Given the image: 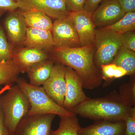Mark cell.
Listing matches in <instances>:
<instances>
[{"label":"cell","mask_w":135,"mask_h":135,"mask_svg":"<svg viewBox=\"0 0 135 135\" xmlns=\"http://www.w3.org/2000/svg\"><path fill=\"white\" fill-rule=\"evenodd\" d=\"M95 44L75 48H55L50 59L74 70L80 77L83 88L92 90L102 83L101 70L94 60Z\"/></svg>","instance_id":"6da1fadb"},{"label":"cell","mask_w":135,"mask_h":135,"mask_svg":"<svg viewBox=\"0 0 135 135\" xmlns=\"http://www.w3.org/2000/svg\"><path fill=\"white\" fill-rule=\"evenodd\" d=\"M131 107L121 101L114 93L110 97L89 98L71 112L75 115L95 120H122L129 114Z\"/></svg>","instance_id":"7a4b0ae2"},{"label":"cell","mask_w":135,"mask_h":135,"mask_svg":"<svg viewBox=\"0 0 135 135\" xmlns=\"http://www.w3.org/2000/svg\"><path fill=\"white\" fill-rule=\"evenodd\" d=\"M30 109L29 100L17 86H12L7 93L0 97V109L5 127L14 134L17 126L27 115Z\"/></svg>","instance_id":"3957f363"},{"label":"cell","mask_w":135,"mask_h":135,"mask_svg":"<svg viewBox=\"0 0 135 135\" xmlns=\"http://www.w3.org/2000/svg\"><path fill=\"white\" fill-rule=\"evenodd\" d=\"M16 83L29 100L30 109L28 115L49 114L59 116L75 115L53 101L43 87L31 85L22 78H18Z\"/></svg>","instance_id":"277c9868"},{"label":"cell","mask_w":135,"mask_h":135,"mask_svg":"<svg viewBox=\"0 0 135 135\" xmlns=\"http://www.w3.org/2000/svg\"><path fill=\"white\" fill-rule=\"evenodd\" d=\"M94 44L96 51L94 62L99 67L112 63L122 47L120 34L106 29H96Z\"/></svg>","instance_id":"5b68a950"},{"label":"cell","mask_w":135,"mask_h":135,"mask_svg":"<svg viewBox=\"0 0 135 135\" xmlns=\"http://www.w3.org/2000/svg\"><path fill=\"white\" fill-rule=\"evenodd\" d=\"M3 27L14 50L23 47L27 27L21 10L18 8L8 12L3 20Z\"/></svg>","instance_id":"8992f818"},{"label":"cell","mask_w":135,"mask_h":135,"mask_svg":"<svg viewBox=\"0 0 135 135\" xmlns=\"http://www.w3.org/2000/svg\"><path fill=\"white\" fill-rule=\"evenodd\" d=\"M51 32L54 47H80L75 26L70 15L62 19L55 20Z\"/></svg>","instance_id":"52a82bcc"},{"label":"cell","mask_w":135,"mask_h":135,"mask_svg":"<svg viewBox=\"0 0 135 135\" xmlns=\"http://www.w3.org/2000/svg\"><path fill=\"white\" fill-rule=\"evenodd\" d=\"M21 11H40L56 20L65 17L71 12L65 0H16Z\"/></svg>","instance_id":"ba28073f"},{"label":"cell","mask_w":135,"mask_h":135,"mask_svg":"<svg viewBox=\"0 0 135 135\" xmlns=\"http://www.w3.org/2000/svg\"><path fill=\"white\" fill-rule=\"evenodd\" d=\"M54 114L27 115L17 126L15 135H53L51 128Z\"/></svg>","instance_id":"9c48e42d"},{"label":"cell","mask_w":135,"mask_h":135,"mask_svg":"<svg viewBox=\"0 0 135 135\" xmlns=\"http://www.w3.org/2000/svg\"><path fill=\"white\" fill-rule=\"evenodd\" d=\"M65 78L66 89L64 107L71 112L89 97L83 91L80 77L74 70L65 66Z\"/></svg>","instance_id":"30bf717a"},{"label":"cell","mask_w":135,"mask_h":135,"mask_svg":"<svg viewBox=\"0 0 135 135\" xmlns=\"http://www.w3.org/2000/svg\"><path fill=\"white\" fill-rule=\"evenodd\" d=\"M65 67L61 64H55L50 76L42 85L49 96L63 107L65 94Z\"/></svg>","instance_id":"8fae6325"},{"label":"cell","mask_w":135,"mask_h":135,"mask_svg":"<svg viewBox=\"0 0 135 135\" xmlns=\"http://www.w3.org/2000/svg\"><path fill=\"white\" fill-rule=\"evenodd\" d=\"M125 14L118 0H105L92 13V16L95 26L102 28L113 24Z\"/></svg>","instance_id":"7c38bea8"},{"label":"cell","mask_w":135,"mask_h":135,"mask_svg":"<svg viewBox=\"0 0 135 135\" xmlns=\"http://www.w3.org/2000/svg\"><path fill=\"white\" fill-rule=\"evenodd\" d=\"M92 14L82 10L69 14L75 26L80 47L94 43L96 26Z\"/></svg>","instance_id":"4fadbf2b"},{"label":"cell","mask_w":135,"mask_h":135,"mask_svg":"<svg viewBox=\"0 0 135 135\" xmlns=\"http://www.w3.org/2000/svg\"><path fill=\"white\" fill-rule=\"evenodd\" d=\"M49 59L50 56L47 51L23 47L15 51L12 60L20 73H24L33 65Z\"/></svg>","instance_id":"5bb4252c"},{"label":"cell","mask_w":135,"mask_h":135,"mask_svg":"<svg viewBox=\"0 0 135 135\" xmlns=\"http://www.w3.org/2000/svg\"><path fill=\"white\" fill-rule=\"evenodd\" d=\"M125 120L112 121L100 120H96L92 125L80 128L78 135H124Z\"/></svg>","instance_id":"9a60e30c"},{"label":"cell","mask_w":135,"mask_h":135,"mask_svg":"<svg viewBox=\"0 0 135 135\" xmlns=\"http://www.w3.org/2000/svg\"><path fill=\"white\" fill-rule=\"evenodd\" d=\"M24 47L48 52L54 47L51 31L27 27Z\"/></svg>","instance_id":"2e32d148"},{"label":"cell","mask_w":135,"mask_h":135,"mask_svg":"<svg viewBox=\"0 0 135 135\" xmlns=\"http://www.w3.org/2000/svg\"><path fill=\"white\" fill-rule=\"evenodd\" d=\"M55 63L49 59L30 68L26 72L29 84L39 86L43 85L50 76Z\"/></svg>","instance_id":"e0dca14e"},{"label":"cell","mask_w":135,"mask_h":135,"mask_svg":"<svg viewBox=\"0 0 135 135\" xmlns=\"http://www.w3.org/2000/svg\"><path fill=\"white\" fill-rule=\"evenodd\" d=\"M27 27L51 31L52 19L44 13L36 11H21Z\"/></svg>","instance_id":"ac0fdd59"},{"label":"cell","mask_w":135,"mask_h":135,"mask_svg":"<svg viewBox=\"0 0 135 135\" xmlns=\"http://www.w3.org/2000/svg\"><path fill=\"white\" fill-rule=\"evenodd\" d=\"M20 73L12 59L0 62V88L16 82Z\"/></svg>","instance_id":"d6986e66"},{"label":"cell","mask_w":135,"mask_h":135,"mask_svg":"<svg viewBox=\"0 0 135 135\" xmlns=\"http://www.w3.org/2000/svg\"><path fill=\"white\" fill-rule=\"evenodd\" d=\"M112 63L126 70L128 75H133L135 72V52L121 47Z\"/></svg>","instance_id":"ffe728a7"},{"label":"cell","mask_w":135,"mask_h":135,"mask_svg":"<svg viewBox=\"0 0 135 135\" xmlns=\"http://www.w3.org/2000/svg\"><path fill=\"white\" fill-rule=\"evenodd\" d=\"M59 117V126L56 130L53 131V135H78L81 126L76 115Z\"/></svg>","instance_id":"44dd1931"},{"label":"cell","mask_w":135,"mask_h":135,"mask_svg":"<svg viewBox=\"0 0 135 135\" xmlns=\"http://www.w3.org/2000/svg\"><path fill=\"white\" fill-rule=\"evenodd\" d=\"M101 29L110 30L118 33L122 34L135 30V12H128L119 21Z\"/></svg>","instance_id":"7402d4cb"},{"label":"cell","mask_w":135,"mask_h":135,"mask_svg":"<svg viewBox=\"0 0 135 135\" xmlns=\"http://www.w3.org/2000/svg\"><path fill=\"white\" fill-rule=\"evenodd\" d=\"M99 68L103 80L106 82L128 75L126 70L113 63L102 65Z\"/></svg>","instance_id":"603a6c76"},{"label":"cell","mask_w":135,"mask_h":135,"mask_svg":"<svg viewBox=\"0 0 135 135\" xmlns=\"http://www.w3.org/2000/svg\"><path fill=\"white\" fill-rule=\"evenodd\" d=\"M116 95L121 101L128 106H135V81L122 85L120 88L119 94Z\"/></svg>","instance_id":"cb8c5ba5"},{"label":"cell","mask_w":135,"mask_h":135,"mask_svg":"<svg viewBox=\"0 0 135 135\" xmlns=\"http://www.w3.org/2000/svg\"><path fill=\"white\" fill-rule=\"evenodd\" d=\"M15 50L8 41L4 29L0 24V62L12 60Z\"/></svg>","instance_id":"d4e9b609"},{"label":"cell","mask_w":135,"mask_h":135,"mask_svg":"<svg viewBox=\"0 0 135 135\" xmlns=\"http://www.w3.org/2000/svg\"><path fill=\"white\" fill-rule=\"evenodd\" d=\"M120 41L123 47L133 51H135L134 31L126 32L120 34Z\"/></svg>","instance_id":"484cf974"},{"label":"cell","mask_w":135,"mask_h":135,"mask_svg":"<svg viewBox=\"0 0 135 135\" xmlns=\"http://www.w3.org/2000/svg\"><path fill=\"white\" fill-rule=\"evenodd\" d=\"M124 135H135V107H131L130 113L125 119Z\"/></svg>","instance_id":"4316f807"},{"label":"cell","mask_w":135,"mask_h":135,"mask_svg":"<svg viewBox=\"0 0 135 135\" xmlns=\"http://www.w3.org/2000/svg\"><path fill=\"white\" fill-rule=\"evenodd\" d=\"M67 8L70 12L82 10L84 9L86 0H65Z\"/></svg>","instance_id":"83f0119b"},{"label":"cell","mask_w":135,"mask_h":135,"mask_svg":"<svg viewBox=\"0 0 135 135\" xmlns=\"http://www.w3.org/2000/svg\"><path fill=\"white\" fill-rule=\"evenodd\" d=\"M18 8L16 0H0V10L8 12Z\"/></svg>","instance_id":"f1b7e54d"},{"label":"cell","mask_w":135,"mask_h":135,"mask_svg":"<svg viewBox=\"0 0 135 135\" xmlns=\"http://www.w3.org/2000/svg\"><path fill=\"white\" fill-rule=\"evenodd\" d=\"M123 12H135V0H118Z\"/></svg>","instance_id":"f546056e"},{"label":"cell","mask_w":135,"mask_h":135,"mask_svg":"<svg viewBox=\"0 0 135 135\" xmlns=\"http://www.w3.org/2000/svg\"><path fill=\"white\" fill-rule=\"evenodd\" d=\"M105 0H86L83 10L92 13L99 7V4Z\"/></svg>","instance_id":"4dcf8cb0"},{"label":"cell","mask_w":135,"mask_h":135,"mask_svg":"<svg viewBox=\"0 0 135 135\" xmlns=\"http://www.w3.org/2000/svg\"><path fill=\"white\" fill-rule=\"evenodd\" d=\"M0 135H15L14 134L11 133L5 127L4 122H3L2 113L1 109H0Z\"/></svg>","instance_id":"1f68e13d"},{"label":"cell","mask_w":135,"mask_h":135,"mask_svg":"<svg viewBox=\"0 0 135 135\" xmlns=\"http://www.w3.org/2000/svg\"><path fill=\"white\" fill-rule=\"evenodd\" d=\"M12 85H7L4 86L3 88H2L0 90V96L2 94L4 93L6 91H7L11 87Z\"/></svg>","instance_id":"d6a6232c"},{"label":"cell","mask_w":135,"mask_h":135,"mask_svg":"<svg viewBox=\"0 0 135 135\" xmlns=\"http://www.w3.org/2000/svg\"><path fill=\"white\" fill-rule=\"evenodd\" d=\"M4 11H2L0 10V17L2 15V14H3V12H4Z\"/></svg>","instance_id":"836d02e7"}]
</instances>
